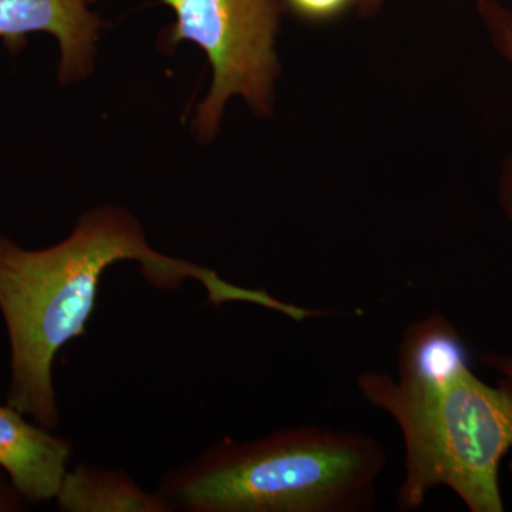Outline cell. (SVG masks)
<instances>
[{"label":"cell","mask_w":512,"mask_h":512,"mask_svg":"<svg viewBox=\"0 0 512 512\" xmlns=\"http://www.w3.org/2000/svg\"><path fill=\"white\" fill-rule=\"evenodd\" d=\"M285 9L306 22L323 23L339 18L356 0H284Z\"/></svg>","instance_id":"30bf717a"},{"label":"cell","mask_w":512,"mask_h":512,"mask_svg":"<svg viewBox=\"0 0 512 512\" xmlns=\"http://www.w3.org/2000/svg\"><path fill=\"white\" fill-rule=\"evenodd\" d=\"M468 370L463 339L440 313L414 322L403 333L397 382L412 387L443 386Z\"/></svg>","instance_id":"ba28073f"},{"label":"cell","mask_w":512,"mask_h":512,"mask_svg":"<svg viewBox=\"0 0 512 512\" xmlns=\"http://www.w3.org/2000/svg\"><path fill=\"white\" fill-rule=\"evenodd\" d=\"M387 0H356L357 13L360 18H372L382 10Z\"/></svg>","instance_id":"4fadbf2b"},{"label":"cell","mask_w":512,"mask_h":512,"mask_svg":"<svg viewBox=\"0 0 512 512\" xmlns=\"http://www.w3.org/2000/svg\"><path fill=\"white\" fill-rule=\"evenodd\" d=\"M55 501L63 512L177 511L160 491L144 490L126 471L89 463L67 470Z\"/></svg>","instance_id":"52a82bcc"},{"label":"cell","mask_w":512,"mask_h":512,"mask_svg":"<svg viewBox=\"0 0 512 512\" xmlns=\"http://www.w3.org/2000/svg\"><path fill=\"white\" fill-rule=\"evenodd\" d=\"M360 394L396 421L406 448L397 508L414 511L450 488L473 512H501L498 470L512 448V396L470 369L443 386L412 387L382 372L356 380Z\"/></svg>","instance_id":"3957f363"},{"label":"cell","mask_w":512,"mask_h":512,"mask_svg":"<svg viewBox=\"0 0 512 512\" xmlns=\"http://www.w3.org/2000/svg\"><path fill=\"white\" fill-rule=\"evenodd\" d=\"M72 457V441L0 406V470L29 504L55 500Z\"/></svg>","instance_id":"8992f818"},{"label":"cell","mask_w":512,"mask_h":512,"mask_svg":"<svg viewBox=\"0 0 512 512\" xmlns=\"http://www.w3.org/2000/svg\"><path fill=\"white\" fill-rule=\"evenodd\" d=\"M175 22L161 35V49L191 42L212 67L208 96L191 123L201 143L220 131L232 97L245 100L256 116L274 114L276 83L282 67L276 40L285 12L284 0H163Z\"/></svg>","instance_id":"277c9868"},{"label":"cell","mask_w":512,"mask_h":512,"mask_svg":"<svg viewBox=\"0 0 512 512\" xmlns=\"http://www.w3.org/2000/svg\"><path fill=\"white\" fill-rule=\"evenodd\" d=\"M90 5L92 0H0V39L15 55L28 45L30 33L55 37L59 82H82L93 73L103 26Z\"/></svg>","instance_id":"5b68a950"},{"label":"cell","mask_w":512,"mask_h":512,"mask_svg":"<svg viewBox=\"0 0 512 512\" xmlns=\"http://www.w3.org/2000/svg\"><path fill=\"white\" fill-rule=\"evenodd\" d=\"M483 360L485 365L490 366L500 375V387L512 396V357L487 353Z\"/></svg>","instance_id":"7c38bea8"},{"label":"cell","mask_w":512,"mask_h":512,"mask_svg":"<svg viewBox=\"0 0 512 512\" xmlns=\"http://www.w3.org/2000/svg\"><path fill=\"white\" fill-rule=\"evenodd\" d=\"M123 261H137L160 291L198 282L212 306L251 303L281 315L292 309L265 289L231 284L214 269L156 251L136 215L119 205L84 212L69 237L52 247L26 249L0 234V315L10 350L6 403L45 429L60 423L56 357L86 333L104 272Z\"/></svg>","instance_id":"6da1fadb"},{"label":"cell","mask_w":512,"mask_h":512,"mask_svg":"<svg viewBox=\"0 0 512 512\" xmlns=\"http://www.w3.org/2000/svg\"><path fill=\"white\" fill-rule=\"evenodd\" d=\"M28 501L18 493L8 476L0 470V511L25 510Z\"/></svg>","instance_id":"8fae6325"},{"label":"cell","mask_w":512,"mask_h":512,"mask_svg":"<svg viewBox=\"0 0 512 512\" xmlns=\"http://www.w3.org/2000/svg\"><path fill=\"white\" fill-rule=\"evenodd\" d=\"M386 464L375 437L299 426L212 444L165 473L158 491L188 512H366Z\"/></svg>","instance_id":"7a4b0ae2"},{"label":"cell","mask_w":512,"mask_h":512,"mask_svg":"<svg viewBox=\"0 0 512 512\" xmlns=\"http://www.w3.org/2000/svg\"><path fill=\"white\" fill-rule=\"evenodd\" d=\"M476 5L495 50L512 64V10L505 8L498 0H476ZM500 202L512 222V154L503 165Z\"/></svg>","instance_id":"9c48e42d"}]
</instances>
